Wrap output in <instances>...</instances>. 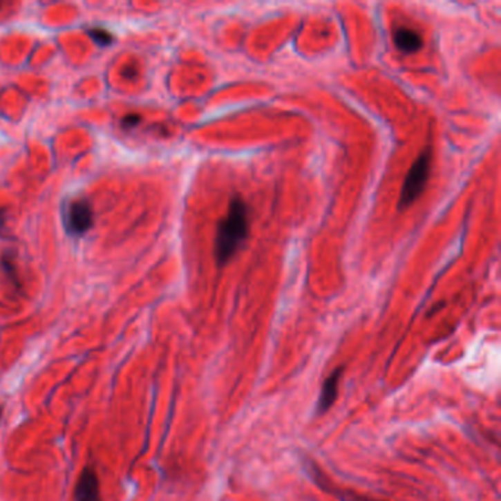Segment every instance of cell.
<instances>
[{
	"label": "cell",
	"mask_w": 501,
	"mask_h": 501,
	"mask_svg": "<svg viewBox=\"0 0 501 501\" xmlns=\"http://www.w3.org/2000/svg\"><path fill=\"white\" fill-rule=\"evenodd\" d=\"M249 232V209L236 197L229 202L228 214L218 225L215 240V256L219 265H225L243 246Z\"/></svg>",
	"instance_id": "cell-1"
},
{
	"label": "cell",
	"mask_w": 501,
	"mask_h": 501,
	"mask_svg": "<svg viewBox=\"0 0 501 501\" xmlns=\"http://www.w3.org/2000/svg\"><path fill=\"white\" fill-rule=\"evenodd\" d=\"M431 169V151L425 150L417 156L412 168L409 169L403 184V190L400 196V207H407L416 202V199L424 191L425 184L428 181Z\"/></svg>",
	"instance_id": "cell-2"
},
{
	"label": "cell",
	"mask_w": 501,
	"mask_h": 501,
	"mask_svg": "<svg viewBox=\"0 0 501 501\" xmlns=\"http://www.w3.org/2000/svg\"><path fill=\"white\" fill-rule=\"evenodd\" d=\"M65 220L73 234H84L93 225V209L86 200H74L68 207Z\"/></svg>",
	"instance_id": "cell-3"
},
{
	"label": "cell",
	"mask_w": 501,
	"mask_h": 501,
	"mask_svg": "<svg viewBox=\"0 0 501 501\" xmlns=\"http://www.w3.org/2000/svg\"><path fill=\"white\" fill-rule=\"evenodd\" d=\"M74 501H102L99 478L93 468H86L81 473L75 488Z\"/></svg>",
	"instance_id": "cell-4"
},
{
	"label": "cell",
	"mask_w": 501,
	"mask_h": 501,
	"mask_svg": "<svg viewBox=\"0 0 501 501\" xmlns=\"http://www.w3.org/2000/svg\"><path fill=\"white\" fill-rule=\"evenodd\" d=\"M341 375H343V366L337 368L332 374L323 381L322 390H321V397L318 401V413L319 415L325 413L326 410H330V407L334 404V401L337 399V393H339Z\"/></svg>",
	"instance_id": "cell-5"
},
{
	"label": "cell",
	"mask_w": 501,
	"mask_h": 501,
	"mask_svg": "<svg viewBox=\"0 0 501 501\" xmlns=\"http://www.w3.org/2000/svg\"><path fill=\"white\" fill-rule=\"evenodd\" d=\"M394 43L404 53H415L422 48V37L409 27H397L394 31Z\"/></svg>",
	"instance_id": "cell-6"
},
{
	"label": "cell",
	"mask_w": 501,
	"mask_h": 501,
	"mask_svg": "<svg viewBox=\"0 0 501 501\" xmlns=\"http://www.w3.org/2000/svg\"><path fill=\"white\" fill-rule=\"evenodd\" d=\"M88 34H90V37L95 40L96 43H99L100 46H106V44H109L112 41V36L106 30L95 28V30L88 31Z\"/></svg>",
	"instance_id": "cell-7"
},
{
	"label": "cell",
	"mask_w": 501,
	"mask_h": 501,
	"mask_svg": "<svg viewBox=\"0 0 501 501\" xmlns=\"http://www.w3.org/2000/svg\"><path fill=\"white\" fill-rule=\"evenodd\" d=\"M140 122V118L137 115H133V116H126V118L124 120V125L125 126H134L135 124Z\"/></svg>",
	"instance_id": "cell-8"
},
{
	"label": "cell",
	"mask_w": 501,
	"mask_h": 501,
	"mask_svg": "<svg viewBox=\"0 0 501 501\" xmlns=\"http://www.w3.org/2000/svg\"><path fill=\"white\" fill-rule=\"evenodd\" d=\"M0 416H2V407H0Z\"/></svg>",
	"instance_id": "cell-9"
}]
</instances>
